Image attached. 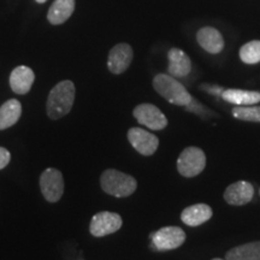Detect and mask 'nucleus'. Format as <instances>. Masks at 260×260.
Listing matches in <instances>:
<instances>
[{
  "label": "nucleus",
  "mask_w": 260,
  "mask_h": 260,
  "mask_svg": "<svg viewBox=\"0 0 260 260\" xmlns=\"http://www.w3.org/2000/svg\"><path fill=\"white\" fill-rule=\"evenodd\" d=\"M153 88L159 95L172 105L184 107L190 104L193 99L186 87L171 75L158 74L153 79Z\"/></svg>",
  "instance_id": "f03ea898"
},
{
  "label": "nucleus",
  "mask_w": 260,
  "mask_h": 260,
  "mask_svg": "<svg viewBox=\"0 0 260 260\" xmlns=\"http://www.w3.org/2000/svg\"><path fill=\"white\" fill-rule=\"evenodd\" d=\"M259 193H260V189H259Z\"/></svg>",
  "instance_id": "bb28decb"
},
{
  "label": "nucleus",
  "mask_w": 260,
  "mask_h": 260,
  "mask_svg": "<svg viewBox=\"0 0 260 260\" xmlns=\"http://www.w3.org/2000/svg\"><path fill=\"white\" fill-rule=\"evenodd\" d=\"M206 167V155L195 146H189L181 152L177 159V170L183 177H195Z\"/></svg>",
  "instance_id": "20e7f679"
},
{
  "label": "nucleus",
  "mask_w": 260,
  "mask_h": 260,
  "mask_svg": "<svg viewBox=\"0 0 260 260\" xmlns=\"http://www.w3.org/2000/svg\"><path fill=\"white\" fill-rule=\"evenodd\" d=\"M9 81L10 87H11V89L16 94L24 95V94L29 93V90L31 89L32 83L35 81V74L30 68L21 65V67L15 68L12 70Z\"/></svg>",
  "instance_id": "4468645a"
},
{
  "label": "nucleus",
  "mask_w": 260,
  "mask_h": 260,
  "mask_svg": "<svg viewBox=\"0 0 260 260\" xmlns=\"http://www.w3.org/2000/svg\"><path fill=\"white\" fill-rule=\"evenodd\" d=\"M232 113L240 121L260 123V106H235Z\"/></svg>",
  "instance_id": "412c9836"
},
{
  "label": "nucleus",
  "mask_w": 260,
  "mask_h": 260,
  "mask_svg": "<svg viewBox=\"0 0 260 260\" xmlns=\"http://www.w3.org/2000/svg\"><path fill=\"white\" fill-rule=\"evenodd\" d=\"M240 59L246 64L260 63V40L247 42L240 48Z\"/></svg>",
  "instance_id": "aec40b11"
},
{
  "label": "nucleus",
  "mask_w": 260,
  "mask_h": 260,
  "mask_svg": "<svg viewBox=\"0 0 260 260\" xmlns=\"http://www.w3.org/2000/svg\"><path fill=\"white\" fill-rule=\"evenodd\" d=\"M212 260H223V259H219V258H216V259H212Z\"/></svg>",
  "instance_id": "a878e982"
},
{
  "label": "nucleus",
  "mask_w": 260,
  "mask_h": 260,
  "mask_svg": "<svg viewBox=\"0 0 260 260\" xmlns=\"http://www.w3.org/2000/svg\"><path fill=\"white\" fill-rule=\"evenodd\" d=\"M197 41L205 51L211 54H218L224 48V39L218 29L204 27L197 32Z\"/></svg>",
  "instance_id": "ddd939ff"
},
{
  "label": "nucleus",
  "mask_w": 260,
  "mask_h": 260,
  "mask_svg": "<svg viewBox=\"0 0 260 260\" xmlns=\"http://www.w3.org/2000/svg\"><path fill=\"white\" fill-rule=\"evenodd\" d=\"M200 89L206 92L207 94H211V95L214 96H222V93L225 90V88L220 86H214V84H209V83H204L200 86Z\"/></svg>",
  "instance_id": "5701e85b"
},
{
  "label": "nucleus",
  "mask_w": 260,
  "mask_h": 260,
  "mask_svg": "<svg viewBox=\"0 0 260 260\" xmlns=\"http://www.w3.org/2000/svg\"><path fill=\"white\" fill-rule=\"evenodd\" d=\"M212 214V209L207 204H195L182 211L181 220L188 226H199L211 219Z\"/></svg>",
  "instance_id": "2eb2a0df"
},
{
  "label": "nucleus",
  "mask_w": 260,
  "mask_h": 260,
  "mask_svg": "<svg viewBox=\"0 0 260 260\" xmlns=\"http://www.w3.org/2000/svg\"><path fill=\"white\" fill-rule=\"evenodd\" d=\"M122 224V217L118 213L104 211L94 214L89 225V232L93 236L103 237L118 232Z\"/></svg>",
  "instance_id": "6e6552de"
},
{
  "label": "nucleus",
  "mask_w": 260,
  "mask_h": 260,
  "mask_svg": "<svg viewBox=\"0 0 260 260\" xmlns=\"http://www.w3.org/2000/svg\"><path fill=\"white\" fill-rule=\"evenodd\" d=\"M75 10V0H54L47 12V19L51 24H63L71 17Z\"/></svg>",
  "instance_id": "f3484780"
},
{
  "label": "nucleus",
  "mask_w": 260,
  "mask_h": 260,
  "mask_svg": "<svg viewBox=\"0 0 260 260\" xmlns=\"http://www.w3.org/2000/svg\"><path fill=\"white\" fill-rule=\"evenodd\" d=\"M134 58V51L128 44H118L111 48L107 58V68L112 74L119 75L128 70Z\"/></svg>",
  "instance_id": "9d476101"
},
{
  "label": "nucleus",
  "mask_w": 260,
  "mask_h": 260,
  "mask_svg": "<svg viewBox=\"0 0 260 260\" xmlns=\"http://www.w3.org/2000/svg\"><path fill=\"white\" fill-rule=\"evenodd\" d=\"M41 193L48 203H57L64 193L63 175L54 168H48L40 176Z\"/></svg>",
  "instance_id": "423d86ee"
},
{
  "label": "nucleus",
  "mask_w": 260,
  "mask_h": 260,
  "mask_svg": "<svg viewBox=\"0 0 260 260\" xmlns=\"http://www.w3.org/2000/svg\"><path fill=\"white\" fill-rule=\"evenodd\" d=\"M75 84L73 81H61L51 89L47 98L46 111L51 119H60L73 109L75 102Z\"/></svg>",
  "instance_id": "f257e3e1"
},
{
  "label": "nucleus",
  "mask_w": 260,
  "mask_h": 260,
  "mask_svg": "<svg viewBox=\"0 0 260 260\" xmlns=\"http://www.w3.org/2000/svg\"><path fill=\"white\" fill-rule=\"evenodd\" d=\"M225 260H260V241L234 247L226 252Z\"/></svg>",
  "instance_id": "6ab92c4d"
},
{
  "label": "nucleus",
  "mask_w": 260,
  "mask_h": 260,
  "mask_svg": "<svg viewBox=\"0 0 260 260\" xmlns=\"http://www.w3.org/2000/svg\"><path fill=\"white\" fill-rule=\"evenodd\" d=\"M254 195V188L249 182L239 181L230 184L224 191V200L233 206H243L251 203Z\"/></svg>",
  "instance_id": "9b49d317"
},
{
  "label": "nucleus",
  "mask_w": 260,
  "mask_h": 260,
  "mask_svg": "<svg viewBox=\"0 0 260 260\" xmlns=\"http://www.w3.org/2000/svg\"><path fill=\"white\" fill-rule=\"evenodd\" d=\"M220 98L236 106H251L260 103V92L229 88L224 90Z\"/></svg>",
  "instance_id": "dca6fc26"
},
{
  "label": "nucleus",
  "mask_w": 260,
  "mask_h": 260,
  "mask_svg": "<svg viewBox=\"0 0 260 260\" xmlns=\"http://www.w3.org/2000/svg\"><path fill=\"white\" fill-rule=\"evenodd\" d=\"M133 115L140 124L151 130H161L168 125V119L164 113L152 104H140L134 109Z\"/></svg>",
  "instance_id": "0eeeda50"
},
{
  "label": "nucleus",
  "mask_w": 260,
  "mask_h": 260,
  "mask_svg": "<svg viewBox=\"0 0 260 260\" xmlns=\"http://www.w3.org/2000/svg\"><path fill=\"white\" fill-rule=\"evenodd\" d=\"M10 160H11V154L8 149L0 147V170H3L5 167H8Z\"/></svg>",
  "instance_id": "b1692460"
},
{
  "label": "nucleus",
  "mask_w": 260,
  "mask_h": 260,
  "mask_svg": "<svg viewBox=\"0 0 260 260\" xmlns=\"http://www.w3.org/2000/svg\"><path fill=\"white\" fill-rule=\"evenodd\" d=\"M22 105L17 99H10L0 106V130L15 125L21 118Z\"/></svg>",
  "instance_id": "a211bd4d"
},
{
  "label": "nucleus",
  "mask_w": 260,
  "mask_h": 260,
  "mask_svg": "<svg viewBox=\"0 0 260 260\" xmlns=\"http://www.w3.org/2000/svg\"><path fill=\"white\" fill-rule=\"evenodd\" d=\"M35 2L39 3V4H44V3H46L47 0H35Z\"/></svg>",
  "instance_id": "393cba45"
},
{
  "label": "nucleus",
  "mask_w": 260,
  "mask_h": 260,
  "mask_svg": "<svg viewBox=\"0 0 260 260\" xmlns=\"http://www.w3.org/2000/svg\"><path fill=\"white\" fill-rule=\"evenodd\" d=\"M100 184L105 193L116 198L129 197L138 188V182L134 177L115 169H109L103 172Z\"/></svg>",
  "instance_id": "7ed1b4c3"
},
{
  "label": "nucleus",
  "mask_w": 260,
  "mask_h": 260,
  "mask_svg": "<svg viewBox=\"0 0 260 260\" xmlns=\"http://www.w3.org/2000/svg\"><path fill=\"white\" fill-rule=\"evenodd\" d=\"M184 107H186V109H184L186 111L195 113V115L200 116L201 118H207V117L213 116V112L211 111V110L207 109L206 106H204L203 104H200L197 99H194V98L191 99L190 104H188V105L184 106Z\"/></svg>",
  "instance_id": "4be33fe9"
},
{
  "label": "nucleus",
  "mask_w": 260,
  "mask_h": 260,
  "mask_svg": "<svg viewBox=\"0 0 260 260\" xmlns=\"http://www.w3.org/2000/svg\"><path fill=\"white\" fill-rule=\"evenodd\" d=\"M128 140L140 154L148 155L154 154L159 146V140L155 135L151 134L142 128H130L128 130Z\"/></svg>",
  "instance_id": "1a4fd4ad"
},
{
  "label": "nucleus",
  "mask_w": 260,
  "mask_h": 260,
  "mask_svg": "<svg viewBox=\"0 0 260 260\" xmlns=\"http://www.w3.org/2000/svg\"><path fill=\"white\" fill-rule=\"evenodd\" d=\"M169 75L175 79H183L191 71V60L188 54L180 48L174 47L168 52Z\"/></svg>",
  "instance_id": "f8f14e48"
},
{
  "label": "nucleus",
  "mask_w": 260,
  "mask_h": 260,
  "mask_svg": "<svg viewBox=\"0 0 260 260\" xmlns=\"http://www.w3.org/2000/svg\"><path fill=\"white\" fill-rule=\"evenodd\" d=\"M151 248L154 251H171L182 246L186 241V233L178 226H164L152 233Z\"/></svg>",
  "instance_id": "39448f33"
}]
</instances>
